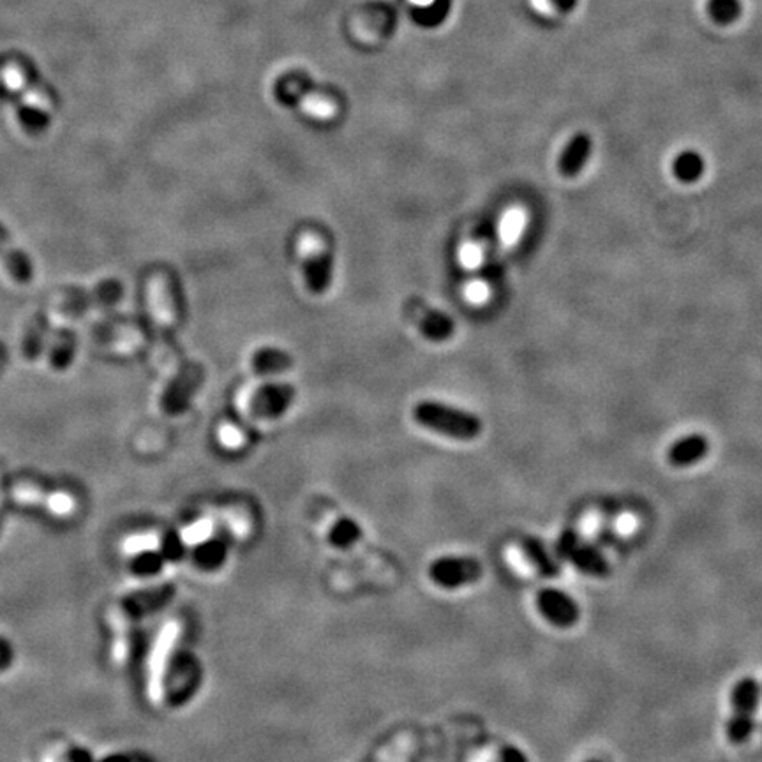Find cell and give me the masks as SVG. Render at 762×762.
I'll return each mask as SVG.
<instances>
[{"label": "cell", "mask_w": 762, "mask_h": 762, "mask_svg": "<svg viewBox=\"0 0 762 762\" xmlns=\"http://www.w3.org/2000/svg\"><path fill=\"white\" fill-rule=\"evenodd\" d=\"M124 286L117 279L103 281L90 289H69L62 298L58 311L64 314H81L90 309H104L120 302Z\"/></svg>", "instance_id": "5"}, {"label": "cell", "mask_w": 762, "mask_h": 762, "mask_svg": "<svg viewBox=\"0 0 762 762\" xmlns=\"http://www.w3.org/2000/svg\"><path fill=\"white\" fill-rule=\"evenodd\" d=\"M559 559L570 561L579 572L593 577H605L609 573V561L598 547L582 540L575 531L565 529L558 542L556 550Z\"/></svg>", "instance_id": "4"}, {"label": "cell", "mask_w": 762, "mask_h": 762, "mask_svg": "<svg viewBox=\"0 0 762 762\" xmlns=\"http://www.w3.org/2000/svg\"><path fill=\"white\" fill-rule=\"evenodd\" d=\"M298 250L304 259L307 288L314 295L325 293L332 281V256L327 242L321 235L307 232L300 237Z\"/></svg>", "instance_id": "3"}, {"label": "cell", "mask_w": 762, "mask_h": 762, "mask_svg": "<svg viewBox=\"0 0 762 762\" xmlns=\"http://www.w3.org/2000/svg\"><path fill=\"white\" fill-rule=\"evenodd\" d=\"M413 417L420 426L456 440H475L482 433V420L479 417L435 401L419 403Z\"/></svg>", "instance_id": "1"}, {"label": "cell", "mask_w": 762, "mask_h": 762, "mask_svg": "<svg viewBox=\"0 0 762 762\" xmlns=\"http://www.w3.org/2000/svg\"><path fill=\"white\" fill-rule=\"evenodd\" d=\"M484 573L482 565L475 558L465 556H443L433 561L429 575L433 582L442 588L454 589L477 582Z\"/></svg>", "instance_id": "8"}, {"label": "cell", "mask_w": 762, "mask_h": 762, "mask_svg": "<svg viewBox=\"0 0 762 762\" xmlns=\"http://www.w3.org/2000/svg\"><path fill=\"white\" fill-rule=\"evenodd\" d=\"M46 507L55 515H69L74 510V500L67 493H53L50 495Z\"/></svg>", "instance_id": "26"}, {"label": "cell", "mask_w": 762, "mask_h": 762, "mask_svg": "<svg viewBox=\"0 0 762 762\" xmlns=\"http://www.w3.org/2000/svg\"><path fill=\"white\" fill-rule=\"evenodd\" d=\"M536 607L550 625L559 628L573 627L581 616L577 602L556 588H543L536 597Z\"/></svg>", "instance_id": "10"}, {"label": "cell", "mask_w": 762, "mask_h": 762, "mask_svg": "<svg viewBox=\"0 0 762 762\" xmlns=\"http://www.w3.org/2000/svg\"><path fill=\"white\" fill-rule=\"evenodd\" d=\"M293 366V360L288 353L275 350V348H261L258 350L251 358L253 373L259 376L268 374H279L284 371H289Z\"/></svg>", "instance_id": "19"}, {"label": "cell", "mask_w": 762, "mask_h": 762, "mask_svg": "<svg viewBox=\"0 0 762 762\" xmlns=\"http://www.w3.org/2000/svg\"><path fill=\"white\" fill-rule=\"evenodd\" d=\"M552 2V5L558 9V11H561V12H570V11H573L575 9V5H577V0H550Z\"/></svg>", "instance_id": "30"}, {"label": "cell", "mask_w": 762, "mask_h": 762, "mask_svg": "<svg viewBox=\"0 0 762 762\" xmlns=\"http://www.w3.org/2000/svg\"><path fill=\"white\" fill-rule=\"evenodd\" d=\"M221 442L228 447H237L242 442V433L235 426H225L221 429Z\"/></svg>", "instance_id": "28"}, {"label": "cell", "mask_w": 762, "mask_h": 762, "mask_svg": "<svg viewBox=\"0 0 762 762\" xmlns=\"http://www.w3.org/2000/svg\"><path fill=\"white\" fill-rule=\"evenodd\" d=\"M293 397L295 390L289 385H268L254 392L250 410L259 419H275L286 412Z\"/></svg>", "instance_id": "11"}, {"label": "cell", "mask_w": 762, "mask_h": 762, "mask_svg": "<svg viewBox=\"0 0 762 762\" xmlns=\"http://www.w3.org/2000/svg\"><path fill=\"white\" fill-rule=\"evenodd\" d=\"M710 452V442L703 435H689L673 443L667 461L676 468H687L703 461Z\"/></svg>", "instance_id": "16"}, {"label": "cell", "mask_w": 762, "mask_h": 762, "mask_svg": "<svg viewBox=\"0 0 762 762\" xmlns=\"http://www.w3.org/2000/svg\"><path fill=\"white\" fill-rule=\"evenodd\" d=\"M110 623L115 632L113 639V658L117 662H122L127 655V618L120 609L110 611Z\"/></svg>", "instance_id": "23"}, {"label": "cell", "mask_w": 762, "mask_h": 762, "mask_svg": "<svg viewBox=\"0 0 762 762\" xmlns=\"http://www.w3.org/2000/svg\"><path fill=\"white\" fill-rule=\"evenodd\" d=\"M704 159L696 150H683L673 161V175L685 184H694L704 175Z\"/></svg>", "instance_id": "20"}, {"label": "cell", "mask_w": 762, "mask_h": 762, "mask_svg": "<svg viewBox=\"0 0 762 762\" xmlns=\"http://www.w3.org/2000/svg\"><path fill=\"white\" fill-rule=\"evenodd\" d=\"M520 550L524 558L531 563V566L543 577H558L561 572L559 558L554 550L547 547V543L533 535H527L520 540Z\"/></svg>", "instance_id": "13"}, {"label": "cell", "mask_w": 762, "mask_h": 762, "mask_svg": "<svg viewBox=\"0 0 762 762\" xmlns=\"http://www.w3.org/2000/svg\"><path fill=\"white\" fill-rule=\"evenodd\" d=\"M42 762H65L64 761V758L60 756V752H55V750H50L46 756H44V759Z\"/></svg>", "instance_id": "32"}, {"label": "cell", "mask_w": 762, "mask_h": 762, "mask_svg": "<svg viewBox=\"0 0 762 762\" xmlns=\"http://www.w3.org/2000/svg\"><path fill=\"white\" fill-rule=\"evenodd\" d=\"M163 550H165V554H166L168 559L177 561V559H181L184 556L186 545H184V542H182L181 536H177V535L170 536L168 535L166 540H165V543H163Z\"/></svg>", "instance_id": "27"}, {"label": "cell", "mask_w": 762, "mask_h": 762, "mask_svg": "<svg viewBox=\"0 0 762 762\" xmlns=\"http://www.w3.org/2000/svg\"><path fill=\"white\" fill-rule=\"evenodd\" d=\"M149 305H150L154 323L159 328L161 335L172 339L175 321H177V307H175V296H173L172 281L168 273L158 272L150 277Z\"/></svg>", "instance_id": "9"}, {"label": "cell", "mask_w": 762, "mask_h": 762, "mask_svg": "<svg viewBox=\"0 0 762 762\" xmlns=\"http://www.w3.org/2000/svg\"><path fill=\"white\" fill-rule=\"evenodd\" d=\"M708 12L719 25H731L740 19L743 5L740 0H708Z\"/></svg>", "instance_id": "22"}, {"label": "cell", "mask_w": 762, "mask_h": 762, "mask_svg": "<svg viewBox=\"0 0 762 762\" xmlns=\"http://www.w3.org/2000/svg\"><path fill=\"white\" fill-rule=\"evenodd\" d=\"M0 263L9 272V275L16 279L19 284H27L34 277L32 259L28 258V254L23 253L12 244L9 232L2 223H0Z\"/></svg>", "instance_id": "14"}, {"label": "cell", "mask_w": 762, "mask_h": 762, "mask_svg": "<svg viewBox=\"0 0 762 762\" xmlns=\"http://www.w3.org/2000/svg\"><path fill=\"white\" fill-rule=\"evenodd\" d=\"M228 556L227 545L221 540H207L195 549V561L204 570L219 568Z\"/></svg>", "instance_id": "21"}, {"label": "cell", "mask_w": 762, "mask_h": 762, "mask_svg": "<svg viewBox=\"0 0 762 762\" xmlns=\"http://www.w3.org/2000/svg\"><path fill=\"white\" fill-rule=\"evenodd\" d=\"M74 355H76V334L71 328L64 327L55 334V341L48 355L50 367L57 373H64L73 364Z\"/></svg>", "instance_id": "17"}, {"label": "cell", "mask_w": 762, "mask_h": 762, "mask_svg": "<svg viewBox=\"0 0 762 762\" xmlns=\"http://www.w3.org/2000/svg\"><path fill=\"white\" fill-rule=\"evenodd\" d=\"M48 327H50V318L44 312H39L30 319L27 332H25V337H23V343H21V351H23L25 360L34 362L41 357L44 339L48 334Z\"/></svg>", "instance_id": "18"}, {"label": "cell", "mask_w": 762, "mask_h": 762, "mask_svg": "<svg viewBox=\"0 0 762 762\" xmlns=\"http://www.w3.org/2000/svg\"><path fill=\"white\" fill-rule=\"evenodd\" d=\"M360 535H362V529H360V526L355 522V520H351V519H339L334 526H332V529H330V542L335 545V547H341V549H346V547H350V545H353L358 538H360Z\"/></svg>", "instance_id": "24"}, {"label": "cell", "mask_w": 762, "mask_h": 762, "mask_svg": "<svg viewBox=\"0 0 762 762\" xmlns=\"http://www.w3.org/2000/svg\"><path fill=\"white\" fill-rule=\"evenodd\" d=\"M586 762H604V761H600V759H591V761H586Z\"/></svg>", "instance_id": "33"}, {"label": "cell", "mask_w": 762, "mask_h": 762, "mask_svg": "<svg viewBox=\"0 0 762 762\" xmlns=\"http://www.w3.org/2000/svg\"><path fill=\"white\" fill-rule=\"evenodd\" d=\"M498 762H529V759L520 749L505 747L498 756Z\"/></svg>", "instance_id": "29"}, {"label": "cell", "mask_w": 762, "mask_h": 762, "mask_svg": "<svg viewBox=\"0 0 762 762\" xmlns=\"http://www.w3.org/2000/svg\"><path fill=\"white\" fill-rule=\"evenodd\" d=\"M11 496L14 502H18L21 505H42V504L48 505V498H50V495H46L44 491H41L34 486H25V484L16 486L11 493Z\"/></svg>", "instance_id": "25"}, {"label": "cell", "mask_w": 762, "mask_h": 762, "mask_svg": "<svg viewBox=\"0 0 762 762\" xmlns=\"http://www.w3.org/2000/svg\"><path fill=\"white\" fill-rule=\"evenodd\" d=\"M204 380H205V371L200 364L196 362L186 364L166 387L161 399V410L170 417L184 413L195 392L204 383Z\"/></svg>", "instance_id": "7"}, {"label": "cell", "mask_w": 762, "mask_h": 762, "mask_svg": "<svg viewBox=\"0 0 762 762\" xmlns=\"http://www.w3.org/2000/svg\"><path fill=\"white\" fill-rule=\"evenodd\" d=\"M591 149H593V142L589 135L586 133L573 135L559 156V161H558L559 173L566 179L579 175L589 159Z\"/></svg>", "instance_id": "15"}, {"label": "cell", "mask_w": 762, "mask_h": 762, "mask_svg": "<svg viewBox=\"0 0 762 762\" xmlns=\"http://www.w3.org/2000/svg\"><path fill=\"white\" fill-rule=\"evenodd\" d=\"M484 295H486V291H484V286H481V284H472L470 288H468V296L472 298V300H482L484 298Z\"/></svg>", "instance_id": "31"}, {"label": "cell", "mask_w": 762, "mask_h": 762, "mask_svg": "<svg viewBox=\"0 0 762 762\" xmlns=\"http://www.w3.org/2000/svg\"><path fill=\"white\" fill-rule=\"evenodd\" d=\"M762 689L758 680L743 678L731 692V717L727 736L733 743L742 745L750 740L756 729V713L761 704Z\"/></svg>", "instance_id": "2"}, {"label": "cell", "mask_w": 762, "mask_h": 762, "mask_svg": "<svg viewBox=\"0 0 762 762\" xmlns=\"http://www.w3.org/2000/svg\"><path fill=\"white\" fill-rule=\"evenodd\" d=\"M275 90H277L279 101L286 104L300 103L318 117H330L335 112V103L328 97H323L319 92H316V89L312 87V81H309L304 74L296 73V74L281 78Z\"/></svg>", "instance_id": "6"}, {"label": "cell", "mask_w": 762, "mask_h": 762, "mask_svg": "<svg viewBox=\"0 0 762 762\" xmlns=\"http://www.w3.org/2000/svg\"><path fill=\"white\" fill-rule=\"evenodd\" d=\"M408 314L413 318L420 332L431 341H445L454 332V321L440 311L429 309L419 300H412L408 304Z\"/></svg>", "instance_id": "12"}]
</instances>
